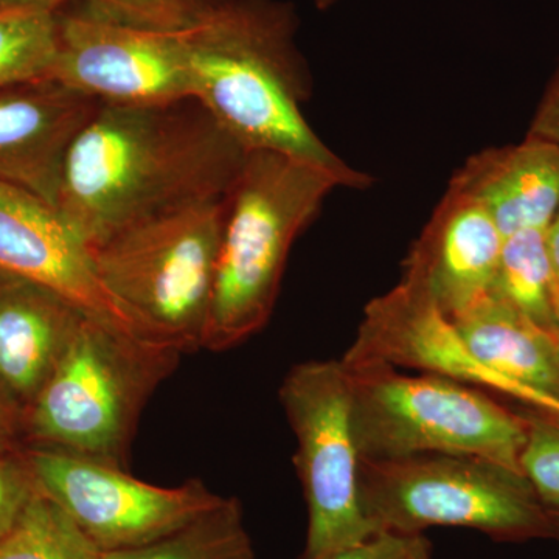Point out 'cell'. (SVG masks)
<instances>
[{"instance_id": "cell-3", "label": "cell", "mask_w": 559, "mask_h": 559, "mask_svg": "<svg viewBox=\"0 0 559 559\" xmlns=\"http://www.w3.org/2000/svg\"><path fill=\"white\" fill-rule=\"evenodd\" d=\"M331 173L272 151H248L227 197L202 347H238L270 322L294 241L316 218Z\"/></svg>"}, {"instance_id": "cell-5", "label": "cell", "mask_w": 559, "mask_h": 559, "mask_svg": "<svg viewBox=\"0 0 559 559\" xmlns=\"http://www.w3.org/2000/svg\"><path fill=\"white\" fill-rule=\"evenodd\" d=\"M342 362L360 457L473 455L522 473L527 421L484 390L439 374H403L388 364Z\"/></svg>"}, {"instance_id": "cell-1", "label": "cell", "mask_w": 559, "mask_h": 559, "mask_svg": "<svg viewBox=\"0 0 559 559\" xmlns=\"http://www.w3.org/2000/svg\"><path fill=\"white\" fill-rule=\"evenodd\" d=\"M246 154L194 98L102 103L70 145L57 209L92 249L143 221L227 198Z\"/></svg>"}, {"instance_id": "cell-15", "label": "cell", "mask_w": 559, "mask_h": 559, "mask_svg": "<svg viewBox=\"0 0 559 559\" xmlns=\"http://www.w3.org/2000/svg\"><path fill=\"white\" fill-rule=\"evenodd\" d=\"M451 320L481 366L506 382L510 396L559 418V353L554 336L492 293Z\"/></svg>"}, {"instance_id": "cell-25", "label": "cell", "mask_w": 559, "mask_h": 559, "mask_svg": "<svg viewBox=\"0 0 559 559\" xmlns=\"http://www.w3.org/2000/svg\"><path fill=\"white\" fill-rule=\"evenodd\" d=\"M527 135L559 148V66L539 103Z\"/></svg>"}, {"instance_id": "cell-6", "label": "cell", "mask_w": 559, "mask_h": 559, "mask_svg": "<svg viewBox=\"0 0 559 559\" xmlns=\"http://www.w3.org/2000/svg\"><path fill=\"white\" fill-rule=\"evenodd\" d=\"M360 509L374 533L477 530L496 540L554 538L547 509L524 474L473 455L359 460Z\"/></svg>"}, {"instance_id": "cell-11", "label": "cell", "mask_w": 559, "mask_h": 559, "mask_svg": "<svg viewBox=\"0 0 559 559\" xmlns=\"http://www.w3.org/2000/svg\"><path fill=\"white\" fill-rule=\"evenodd\" d=\"M0 272L57 290L109 329L162 342L105 288L90 246L60 210L7 183H0Z\"/></svg>"}, {"instance_id": "cell-19", "label": "cell", "mask_w": 559, "mask_h": 559, "mask_svg": "<svg viewBox=\"0 0 559 559\" xmlns=\"http://www.w3.org/2000/svg\"><path fill=\"white\" fill-rule=\"evenodd\" d=\"M0 559H103V551L55 500L38 491L0 536Z\"/></svg>"}, {"instance_id": "cell-29", "label": "cell", "mask_w": 559, "mask_h": 559, "mask_svg": "<svg viewBox=\"0 0 559 559\" xmlns=\"http://www.w3.org/2000/svg\"><path fill=\"white\" fill-rule=\"evenodd\" d=\"M555 318H557V329H555V342L559 353V278L557 285V294H555Z\"/></svg>"}, {"instance_id": "cell-7", "label": "cell", "mask_w": 559, "mask_h": 559, "mask_svg": "<svg viewBox=\"0 0 559 559\" xmlns=\"http://www.w3.org/2000/svg\"><path fill=\"white\" fill-rule=\"evenodd\" d=\"M226 213L227 198L200 202L128 227L91 249L114 299L180 353L202 347Z\"/></svg>"}, {"instance_id": "cell-14", "label": "cell", "mask_w": 559, "mask_h": 559, "mask_svg": "<svg viewBox=\"0 0 559 559\" xmlns=\"http://www.w3.org/2000/svg\"><path fill=\"white\" fill-rule=\"evenodd\" d=\"M86 318L57 290L0 272V384L24 411L50 380Z\"/></svg>"}, {"instance_id": "cell-26", "label": "cell", "mask_w": 559, "mask_h": 559, "mask_svg": "<svg viewBox=\"0 0 559 559\" xmlns=\"http://www.w3.org/2000/svg\"><path fill=\"white\" fill-rule=\"evenodd\" d=\"M24 447V407L0 384V452Z\"/></svg>"}, {"instance_id": "cell-9", "label": "cell", "mask_w": 559, "mask_h": 559, "mask_svg": "<svg viewBox=\"0 0 559 559\" xmlns=\"http://www.w3.org/2000/svg\"><path fill=\"white\" fill-rule=\"evenodd\" d=\"M40 492L75 521L102 551L134 549L170 535L224 496L200 479L157 487L120 466L53 448L24 444Z\"/></svg>"}, {"instance_id": "cell-8", "label": "cell", "mask_w": 559, "mask_h": 559, "mask_svg": "<svg viewBox=\"0 0 559 559\" xmlns=\"http://www.w3.org/2000/svg\"><path fill=\"white\" fill-rule=\"evenodd\" d=\"M280 403L296 437V465L308 509L300 559H323L373 535L359 502V451L352 390L340 360H305L286 373Z\"/></svg>"}, {"instance_id": "cell-10", "label": "cell", "mask_w": 559, "mask_h": 559, "mask_svg": "<svg viewBox=\"0 0 559 559\" xmlns=\"http://www.w3.org/2000/svg\"><path fill=\"white\" fill-rule=\"evenodd\" d=\"M57 22L50 80L105 105L157 106L193 98L180 33L130 27L84 7L58 11Z\"/></svg>"}, {"instance_id": "cell-27", "label": "cell", "mask_w": 559, "mask_h": 559, "mask_svg": "<svg viewBox=\"0 0 559 559\" xmlns=\"http://www.w3.org/2000/svg\"><path fill=\"white\" fill-rule=\"evenodd\" d=\"M72 0H0V10H35L58 13Z\"/></svg>"}, {"instance_id": "cell-31", "label": "cell", "mask_w": 559, "mask_h": 559, "mask_svg": "<svg viewBox=\"0 0 559 559\" xmlns=\"http://www.w3.org/2000/svg\"><path fill=\"white\" fill-rule=\"evenodd\" d=\"M316 7H318V10L320 11H326L330 10L331 7L336 5L337 0H314Z\"/></svg>"}, {"instance_id": "cell-13", "label": "cell", "mask_w": 559, "mask_h": 559, "mask_svg": "<svg viewBox=\"0 0 559 559\" xmlns=\"http://www.w3.org/2000/svg\"><path fill=\"white\" fill-rule=\"evenodd\" d=\"M503 235L487 210L448 187L404 263L403 278L421 286L450 319L491 293Z\"/></svg>"}, {"instance_id": "cell-30", "label": "cell", "mask_w": 559, "mask_h": 559, "mask_svg": "<svg viewBox=\"0 0 559 559\" xmlns=\"http://www.w3.org/2000/svg\"><path fill=\"white\" fill-rule=\"evenodd\" d=\"M551 525H554V538L559 539V509L551 510Z\"/></svg>"}, {"instance_id": "cell-16", "label": "cell", "mask_w": 559, "mask_h": 559, "mask_svg": "<svg viewBox=\"0 0 559 559\" xmlns=\"http://www.w3.org/2000/svg\"><path fill=\"white\" fill-rule=\"evenodd\" d=\"M450 187L479 202L503 238L546 230L559 209V148L527 135L520 145L481 151Z\"/></svg>"}, {"instance_id": "cell-12", "label": "cell", "mask_w": 559, "mask_h": 559, "mask_svg": "<svg viewBox=\"0 0 559 559\" xmlns=\"http://www.w3.org/2000/svg\"><path fill=\"white\" fill-rule=\"evenodd\" d=\"M100 105L53 80L0 87V183L57 207L70 145Z\"/></svg>"}, {"instance_id": "cell-24", "label": "cell", "mask_w": 559, "mask_h": 559, "mask_svg": "<svg viewBox=\"0 0 559 559\" xmlns=\"http://www.w3.org/2000/svg\"><path fill=\"white\" fill-rule=\"evenodd\" d=\"M323 559H436L425 533H373L362 543Z\"/></svg>"}, {"instance_id": "cell-23", "label": "cell", "mask_w": 559, "mask_h": 559, "mask_svg": "<svg viewBox=\"0 0 559 559\" xmlns=\"http://www.w3.org/2000/svg\"><path fill=\"white\" fill-rule=\"evenodd\" d=\"M38 491L24 447L0 452V536L9 532Z\"/></svg>"}, {"instance_id": "cell-21", "label": "cell", "mask_w": 559, "mask_h": 559, "mask_svg": "<svg viewBox=\"0 0 559 559\" xmlns=\"http://www.w3.org/2000/svg\"><path fill=\"white\" fill-rule=\"evenodd\" d=\"M227 0H83L105 20L162 33H183L209 20Z\"/></svg>"}, {"instance_id": "cell-22", "label": "cell", "mask_w": 559, "mask_h": 559, "mask_svg": "<svg viewBox=\"0 0 559 559\" xmlns=\"http://www.w3.org/2000/svg\"><path fill=\"white\" fill-rule=\"evenodd\" d=\"M527 443L521 471L547 509H559V418L536 411L524 415Z\"/></svg>"}, {"instance_id": "cell-4", "label": "cell", "mask_w": 559, "mask_h": 559, "mask_svg": "<svg viewBox=\"0 0 559 559\" xmlns=\"http://www.w3.org/2000/svg\"><path fill=\"white\" fill-rule=\"evenodd\" d=\"M182 353L86 318L64 358L24 411V444L124 468L140 415Z\"/></svg>"}, {"instance_id": "cell-20", "label": "cell", "mask_w": 559, "mask_h": 559, "mask_svg": "<svg viewBox=\"0 0 559 559\" xmlns=\"http://www.w3.org/2000/svg\"><path fill=\"white\" fill-rule=\"evenodd\" d=\"M57 49V13L0 10V87L50 80Z\"/></svg>"}, {"instance_id": "cell-28", "label": "cell", "mask_w": 559, "mask_h": 559, "mask_svg": "<svg viewBox=\"0 0 559 559\" xmlns=\"http://www.w3.org/2000/svg\"><path fill=\"white\" fill-rule=\"evenodd\" d=\"M546 241L555 274H557L559 278V209L557 215L554 216V219H551V223L547 226Z\"/></svg>"}, {"instance_id": "cell-17", "label": "cell", "mask_w": 559, "mask_h": 559, "mask_svg": "<svg viewBox=\"0 0 559 559\" xmlns=\"http://www.w3.org/2000/svg\"><path fill=\"white\" fill-rule=\"evenodd\" d=\"M558 277L547 249L546 230L528 229L503 238L491 293L533 325L555 337Z\"/></svg>"}, {"instance_id": "cell-18", "label": "cell", "mask_w": 559, "mask_h": 559, "mask_svg": "<svg viewBox=\"0 0 559 559\" xmlns=\"http://www.w3.org/2000/svg\"><path fill=\"white\" fill-rule=\"evenodd\" d=\"M103 559H257L237 498L218 506L164 538L134 549L103 551Z\"/></svg>"}, {"instance_id": "cell-2", "label": "cell", "mask_w": 559, "mask_h": 559, "mask_svg": "<svg viewBox=\"0 0 559 559\" xmlns=\"http://www.w3.org/2000/svg\"><path fill=\"white\" fill-rule=\"evenodd\" d=\"M297 31L293 3L227 0L180 33L193 98L246 151L285 154L331 173L342 187L367 189L373 179L336 156L301 114L312 84Z\"/></svg>"}]
</instances>
